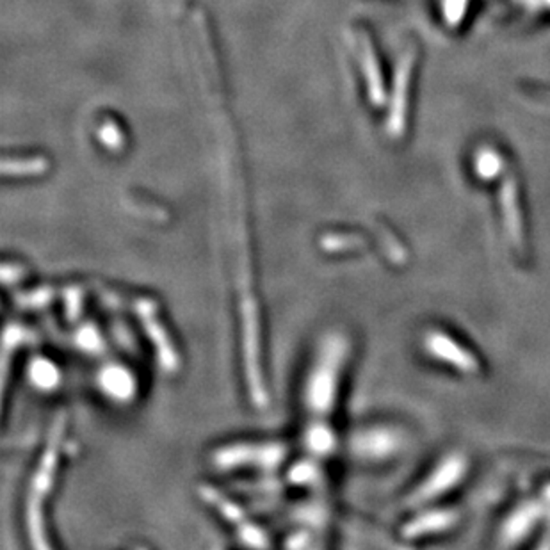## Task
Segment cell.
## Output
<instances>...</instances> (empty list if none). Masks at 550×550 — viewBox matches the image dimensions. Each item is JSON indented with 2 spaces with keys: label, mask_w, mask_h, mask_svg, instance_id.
I'll use <instances>...</instances> for the list:
<instances>
[{
  "label": "cell",
  "mask_w": 550,
  "mask_h": 550,
  "mask_svg": "<svg viewBox=\"0 0 550 550\" xmlns=\"http://www.w3.org/2000/svg\"><path fill=\"white\" fill-rule=\"evenodd\" d=\"M351 357V342L346 335L333 332L321 339L305 374L303 413L305 446L310 453L326 457L333 448L330 417L335 412L344 370Z\"/></svg>",
  "instance_id": "cell-1"
},
{
  "label": "cell",
  "mask_w": 550,
  "mask_h": 550,
  "mask_svg": "<svg viewBox=\"0 0 550 550\" xmlns=\"http://www.w3.org/2000/svg\"><path fill=\"white\" fill-rule=\"evenodd\" d=\"M63 419L56 421L52 426L47 449L41 455L40 465L32 475V483L27 493V502H25V524L29 537L32 540V546L36 547H47L45 542V529H43V515H41V506L45 497L49 495V490L52 488L54 483V474L59 459V446L63 439Z\"/></svg>",
  "instance_id": "cell-2"
},
{
  "label": "cell",
  "mask_w": 550,
  "mask_h": 550,
  "mask_svg": "<svg viewBox=\"0 0 550 550\" xmlns=\"http://www.w3.org/2000/svg\"><path fill=\"white\" fill-rule=\"evenodd\" d=\"M466 474V461L459 455H453L444 459L431 475L415 490L410 502L412 504H424L439 499L440 495L453 490Z\"/></svg>",
  "instance_id": "cell-3"
},
{
  "label": "cell",
  "mask_w": 550,
  "mask_h": 550,
  "mask_svg": "<svg viewBox=\"0 0 550 550\" xmlns=\"http://www.w3.org/2000/svg\"><path fill=\"white\" fill-rule=\"evenodd\" d=\"M283 457V449L275 444H237L226 446L214 455V465L221 468L273 466Z\"/></svg>",
  "instance_id": "cell-4"
},
{
  "label": "cell",
  "mask_w": 550,
  "mask_h": 550,
  "mask_svg": "<svg viewBox=\"0 0 550 550\" xmlns=\"http://www.w3.org/2000/svg\"><path fill=\"white\" fill-rule=\"evenodd\" d=\"M424 346L431 357L437 360L449 364L459 372L465 374H477L481 370V364L474 353H470L466 348H463L458 341L451 339L444 332H431L424 339Z\"/></svg>",
  "instance_id": "cell-5"
},
{
  "label": "cell",
  "mask_w": 550,
  "mask_h": 550,
  "mask_svg": "<svg viewBox=\"0 0 550 550\" xmlns=\"http://www.w3.org/2000/svg\"><path fill=\"white\" fill-rule=\"evenodd\" d=\"M544 513H546L544 511V501H542V504L531 501V502H526V504L519 506L510 515V519L506 520V524L501 531V537H502L501 546L502 547H511V546L520 544L533 531V528L538 524V520L542 519Z\"/></svg>",
  "instance_id": "cell-6"
},
{
  "label": "cell",
  "mask_w": 550,
  "mask_h": 550,
  "mask_svg": "<svg viewBox=\"0 0 550 550\" xmlns=\"http://www.w3.org/2000/svg\"><path fill=\"white\" fill-rule=\"evenodd\" d=\"M501 207H502V217L504 226L508 230V235L517 250L524 248V223H522V210H520V198H519V187L515 182V177H506L501 187Z\"/></svg>",
  "instance_id": "cell-7"
},
{
  "label": "cell",
  "mask_w": 550,
  "mask_h": 550,
  "mask_svg": "<svg viewBox=\"0 0 550 550\" xmlns=\"http://www.w3.org/2000/svg\"><path fill=\"white\" fill-rule=\"evenodd\" d=\"M458 520L457 511L453 510H433V511H426L421 517H417L415 520H412L403 535L406 538H422V537H431V535H439V533H446L449 531Z\"/></svg>",
  "instance_id": "cell-8"
},
{
  "label": "cell",
  "mask_w": 550,
  "mask_h": 550,
  "mask_svg": "<svg viewBox=\"0 0 550 550\" xmlns=\"http://www.w3.org/2000/svg\"><path fill=\"white\" fill-rule=\"evenodd\" d=\"M501 170H502V157H501V154H497L492 148L479 150V154L475 157V173L481 179L490 181L497 173H501Z\"/></svg>",
  "instance_id": "cell-9"
},
{
  "label": "cell",
  "mask_w": 550,
  "mask_h": 550,
  "mask_svg": "<svg viewBox=\"0 0 550 550\" xmlns=\"http://www.w3.org/2000/svg\"><path fill=\"white\" fill-rule=\"evenodd\" d=\"M47 168V161L45 159H25V161H18L14 159L13 163L5 161L4 163V173L5 175H36L45 172Z\"/></svg>",
  "instance_id": "cell-10"
},
{
  "label": "cell",
  "mask_w": 550,
  "mask_h": 550,
  "mask_svg": "<svg viewBox=\"0 0 550 550\" xmlns=\"http://www.w3.org/2000/svg\"><path fill=\"white\" fill-rule=\"evenodd\" d=\"M408 77H410V58L404 59L403 70H401V81L403 86H408ZM403 118H404V90L397 96L395 103H394V116H392V125L395 129L403 127Z\"/></svg>",
  "instance_id": "cell-11"
},
{
  "label": "cell",
  "mask_w": 550,
  "mask_h": 550,
  "mask_svg": "<svg viewBox=\"0 0 550 550\" xmlns=\"http://www.w3.org/2000/svg\"><path fill=\"white\" fill-rule=\"evenodd\" d=\"M466 0H444V16L449 25H458L461 18L465 16Z\"/></svg>",
  "instance_id": "cell-12"
},
{
  "label": "cell",
  "mask_w": 550,
  "mask_h": 550,
  "mask_svg": "<svg viewBox=\"0 0 550 550\" xmlns=\"http://www.w3.org/2000/svg\"><path fill=\"white\" fill-rule=\"evenodd\" d=\"M544 511L547 515V531H546V542L540 547H550V486L544 495Z\"/></svg>",
  "instance_id": "cell-13"
}]
</instances>
